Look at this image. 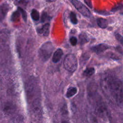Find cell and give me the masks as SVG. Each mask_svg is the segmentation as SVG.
I'll list each match as a JSON object with an SVG mask.
<instances>
[{
    "instance_id": "6da1fadb",
    "label": "cell",
    "mask_w": 123,
    "mask_h": 123,
    "mask_svg": "<svg viewBox=\"0 0 123 123\" xmlns=\"http://www.w3.org/2000/svg\"><path fill=\"white\" fill-rule=\"evenodd\" d=\"M105 87L116 103L121 107L123 106V83L122 81L114 76H108L106 79Z\"/></svg>"
},
{
    "instance_id": "7a4b0ae2",
    "label": "cell",
    "mask_w": 123,
    "mask_h": 123,
    "mask_svg": "<svg viewBox=\"0 0 123 123\" xmlns=\"http://www.w3.org/2000/svg\"><path fill=\"white\" fill-rule=\"evenodd\" d=\"M54 47L51 41L44 43L38 50V55L39 59L43 62H47L51 57Z\"/></svg>"
},
{
    "instance_id": "3957f363",
    "label": "cell",
    "mask_w": 123,
    "mask_h": 123,
    "mask_svg": "<svg viewBox=\"0 0 123 123\" xmlns=\"http://www.w3.org/2000/svg\"><path fill=\"white\" fill-rule=\"evenodd\" d=\"M77 60L76 57L72 54L66 55L63 60V65L66 70L71 73H74L77 68Z\"/></svg>"
},
{
    "instance_id": "277c9868",
    "label": "cell",
    "mask_w": 123,
    "mask_h": 123,
    "mask_svg": "<svg viewBox=\"0 0 123 123\" xmlns=\"http://www.w3.org/2000/svg\"><path fill=\"white\" fill-rule=\"evenodd\" d=\"M71 2L77 11L86 17H90L91 16V14L89 10L79 0H72Z\"/></svg>"
},
{
    "instance_id": "5b68a950",
    "label": "cell",
    "mask_w": 123,
    "mask_h": 123,
    "mask_svg": "<svg viewBox=\"0 0 123 123\" xmlns=\"http://www.w3.org/2000/svg\"><path fill=\"white\" fill-rule=\"evenodd\" d=\"M95 111L96 114L100 117L105 118L108 116V110L105 105L101 102L96 105Z\"/></svg>"
},
{
    "instance_id": "8992f818",
    "label": "cell",
    "mask_w": 123,
    "mask_h": 123,
    "mask_svg": "<svg viewBox=\"0 0 123 123\" xmlns=\"http://www.w3.org/2000/svg\"><path fill=\"white\" fill-rule=\"evenodd\" d=\"M109 48L110 47L108 45L101 43L94 46L91 48V50L97 54H100L109 49Z\"/></svg>"
},
{
    "instance_id": "52a82bcc",
    "label": "cell",
    "mask_w": 123,
    "mask_h": 123,
    "mask_svg": "<svg viewBox=\"0 0 123 123\" xmlns=\"http://www.w3.org/2000/svg\"><path fill=\"white\" fill-rule=\"evenodd\" d=\"M50 25L49 23L45 24L40 28L37 29V33L42 36H48L49 33Z\"/></svg>"
},
{
    "instance_id": "ba28073f",
    "label": "cell",
    "mask_w": 123,
    "mask_h": 123,
    "mask_svg": "<svg viewBox=\"0 0 123 123\" xmlns=\"http://www.w3.org/2000/svg\"><path fill=\"white\" fill-rule=\"evenodd\" d=\"M63 54L62 49L59 48L54 53L52 56V62L54 63H57L60 62Z\"/></svg>"
},
{
    "instance_id": "9c48e42d",
    "label": "cell",
    "mask_w": 123,
    "mask_h": 123,
    "mask_svg": "<svg viewBox=\"0 0 123 123\" xmlns=\"http://www.w3.org/2000/svg\"><path fill=\"white\" fill-rule=\"evenodd\" d=\"M9 10L8 5L4 4L0 6V21H1L6 15Z\"/></svg>"
},
{
    "instance_id": "30bf717a",
    "label": "cell",
    "mask_w": 123,
    "mask_h": 123,
    "mask_svg": "<svg viewBox=\"0 0 123 123\" xmlns=\"http://www.w3.org/2000/svg\"><path fill=\"white\" fill-rule=\"evenodd\" d=\"M77 92V89L75 87L71 86L69 87L66 92V97L67 98H70L74 96Z\"/></svg>"
},
{
    "instance_id": "8fae6325",
    "label": "cell",
    "mask_w": 123,
    "mask_h": 123,
    "mask_svg": "<svg viewBox=\"0 0 123 123\" xmlns=\"http://www.w3.org/2000/svg\"><path fill=\"white\" fill-rule=\"evenodd\" d=\"M97 23L99 27L101 28H106L108 26V21L103 18H98L97 19Z\"/></svg>"
},
{
    "instance_id": "7c38bea8",
    "label": "cell",
    "mask_w": 123,
    "mask_h": 123,
    "mask_svg": "<svg viewBox=\"0 0 123 123\" xmlns=\"http://www.w3.org/2000/svg\"><path fill=\"white\" fill-rule=\"evenodd\" d=\"M95 73V69L93 67H88L83 72V74L86 76H90Z\"/></svg>"
},
{
    "instance_id": "4fadbf2b",
    "label": "cell",
    "mask_w": 123,
    "mask_h": 123,
    "mask_svg": "<svg viewBox=\"0 0 123 123\" xmlns=\"http://www.w3.org/2000/svg\"><path fill=\"white\" fill-rule=\"evenodd\" d=\"M31 16L34 21H38L39 19V14L38 11L35 9H33L31 13Z\"/></svg>"
},
{
    "instance_id": "5bb4252c",
    "label": "cell",
    "mask_w": 123,
    "mask_h": 123,
    "mask_svg": "<svg viewBox=\"0 0 123 123\" xmlns=\"http://www.w3.org/2000/svg\"><path fill=\"white\" fill-rule=\"evenodd\" d=\"M79 41L81 45H83L87 42L88 40L86 35L85 34H80L79 35Z\"/></svg>"
},
{
    "instance_id": "9a60e30c",
    "label": "cell",
    "mask_w": 123,
    "mask_h": 123,
    "mask_svg": "<svg viewBox=\"0 0 123 123\" xmlns=\"http://www.w3.org/2000/svg\"><path fill=\"white\" fill-rule=\"evenodd\" d=\"M70 19L71 23L74 25H76L77 24L78 21L76 18V15L75 13L73 12H71L70 13Z\"/></svg>"
},
{
    "instance_id": "2e32d148",
    "label": "cell",
    "mask_w": 123,
    "mask_h": 123,
    "mask_svg": "<svg viewBox=\"0 0 123 123\" xmlns=\"http://www.w3.org/2000/svg\"><path fill=\"white\" fill-rule=\"evenodd\" d=\"M20 12L18 10L13 12L11 16V20L13 22L16 21L17 20L19 19L20 17Z\"/></svg>"
},
{
    "instance_id": "e0dca14e",
    "label": "cell",
    "mask_w": 123,
    "mask_h": 123,
    "mask_svg": "<svg viewBox=\"0 0 123 123\" xmlns=\"http://www.w3.org/2000/svg\"><path fill=\"white\" fill-rule=\"evenodd\" d=\"M18 10L21 13V14L22 15V17H23L24 20L25 21V22H26V20H27V14H26L25 11L24 10H23L22 8H21V7H18Z\"/></svg>"
},
{
    "instance_id": "ac0fdd59",
    "label": "cell",
    "mask_w": 123,
    "mask_h": 123,
    "mask_svg": "<svg viewBox=\"0 0 123 123\" xmlns=\"http://www.w3.org/2000/svg\"><path fill=\"white\" fill-rule=\"evenodd\" d=\"M70 42L72 46H75L77 43V39L75 37H72L70 38Z\"/></svg>"
},
{
    "instance_id": "d6986e66",
    "label": "cell",
    "mask_w": 123,
    "mask_h": 123,
    "mask_svg": "<svg viewBox=\"0 0 123 123\" xmlns=\"http://www.w3.org/2000/svg\"><path fill=\"white\" fill-rule=\"evenodd\" d=\"M115 36L116 38V39L121 43V44H123V37L120 34H118V33H117L115 35Z\"/></svg>"
},
{
    "instance_id": "ffe728a7",
    "label": "cell",
    "mask_w": 123,
    "mask_h": 123,
    "mask_svg": "<svg viewBox=\"0 0 123 123\" xmlns=\"http://www.w3.org/2000/svg\"><path fill=\"white\" fill-rule=\"evenodd\" d=\"M48 14H47V12H43V13L42 14L41 17V22H44L47 20V19L48 18Z\"/></svg>"
},
{
    "instance_id": "44dd1931",
    "label": "cell",
    "mask_w": 123,
    "mask_h": 123,
    "mask_svg": "<svg viewBox=\"0 0 123 123\" xmlns=\"http://www.w3.org/2000/svg\"><path fill=\"white\" fill-rule=\"evenodd\" d=\"M122 8V5H116L114 7H113L112 9H111V11L113 12H115L116 11H118L119 10H120Z\"/></svg>"
},
{
    "instance_id": "7402d4cb",
    "label": "cell",
    "mask_w": 123,
    "mask_h": 123,
    "mask_svg": "<svg viewBox=\"0 0 123 123\" xmlns=\"http://www.w3.org/2000/svg\"><path fill=\"white\" fill-rule=\"evenodd\" d=\"M85 2L86 3V4L91 8H92V4H91V2L90 0H84Z\"/></svg>"
},
{
    "instance_id": "603a6c76",
    "label": "cell",
    "mask_w": 123,
    "mask_h": 123,
    "mask_svg": "<svg viewBox=\"0 0 123 123\" xmlns=\"http://www.w3.org/2000/svg\"><path fill=\"white\" fill-rule=\"evenodd\" d=\"M49 0L50 1H55L56 0Z\"/></svg>"
}]
</instances>
